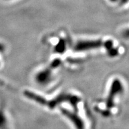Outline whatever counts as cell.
<instances>
[{"label":"cell","instance_id":"2","mask_svg":"<svg viewBox=\"0 0 129 129\" xmlns=\"http://www.w3.org/2000/svg\"><path fill=\"white\" fill-rule=\"evenodd\" d=\"M109 1H110L111 2H115V1H117V0H109Z\"/></svg>","mask_w":129,"mask_h":129},{"label":"cell","instance_id":"1","mask_svg":"<svg viewBox=\"0 0 129 129\" xmlns=\"http://www.w3.org/2000/svg\"><path fill=\"white\" fill-rule=\"evenodd\" d=\"M121 3H123V4H125V3H127L128 0H121Z\"/></svg>","mask_w":129,"mask_h":129}]
</instances>
